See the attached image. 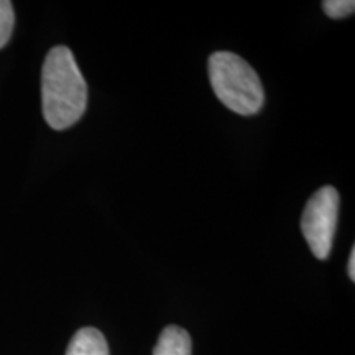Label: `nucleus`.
Returning <instances> with one entry per match:
<instances>
[{"instance_id":"f03ea898","label":"nucleus","mask_w":355,"mask_h":355,"mask_svg":"<svg viewBox=\"0 0 355 355\" xmlns=\"http://www.w3.org/2000/svg\"><path fill=\"white\" fill-rule=\"evenodd\" d=\"M207 73L217 99L232 112L254 115L263 107L265 92L259 74L239 55L214 53L207 61Z\"/></svg>"},{"instance_id":"20e7f679","label":"nucleus","mask_w":355,"mask_h":355,"mask_svg":"<svg viewBox=\"0 0 355 355\" xmlns=\"http://www.w3.org/2000/svg\"><path fill=\"white\" fill-rule=\"evenodd\" d=\"M66 355H109L107 340L94 327H83L73 336Z\"/></svg>"},{"instance_id":"423d86ee","label":"nucleus","mask_w":355,"mask_h":355,"mask_svg":"<svg viewBox=\"0 0 355 355\" xmlns=\"http://www.w3.org/2000/svg\"><path fill=\"white\" fill-rule=\"evenodd\" d=\"M13 26H15V12L12 2L0 0V48H3L12 37Z\"/></svg>"},{"instance_id":"7ed1b4c3","label":"nucleus","mask_w":355,"mask_h":355,"mask_svg":"<svg viewBox=\"0 0 355 355\" xmlns=\"http://www.w3.org/2000/svg\"><path fill=\"white\" fill-rule=\"evenodd\" d=\"M337 216H339V193L332 186H324L313 194L301 216V232L319 260H327L334 243Z\"/></svg>"},{"instance_id":"39448f33","label":"nucleus","mask_w":355,"mask_h":355,"mask_svg":"<svg viewBox=\"0 0 355 355\" xmlns=\"http://www.w3.org/2000/svg\"><path fill=\"white\" fill-rule=\"evenodd\" d=\"M153 355H193L191 336L183 327L168 326L162 331Z\"/></svg>"},{"instance_id":"6e6552de","label":"nucleus","mask_w":355,"mask_h":355,"mask_svg":"<svg viewBox=\"0 0 355 355\" xmlns=\"http://www.w3.org/2000/svg\"><path fill=\"white\" fill-rule=\"evenodd\" d=\"M347 273H349V278L354 282V279H355V247H352V250H350Z\"/></svg>"},{"instance_id":"0eeeda50","label":"nucleus","mask_w":355,"mask_h":355,"mask_svg":"<svg viewBox=\"0 0 355 355\" xmlns=\"http://www.w3.org/2000/svg\"><path fill=\"white\" fill-rule=\"evenodd\" d=\"M322 10L331 19H344L355 12L354 0H324Z\"/></svg>"},{"instance_id":"f257e3e1","label":"nucleus","mask_w":355,"mask_h":355,"mask_svg":"<svg viewBox=\"0 0 355 355\" xmlns=\"http://www.w3.org/2000/svg\"><path fill=\"white\" fill-rule=\"evenodd\" d=\"M43 117L55 130H66L81 121L87 107V84L68 46L48 51L42 69Z\"/></svg>"}]
</instances>
